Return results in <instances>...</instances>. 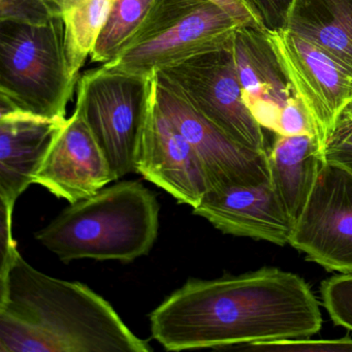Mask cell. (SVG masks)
<instances>
[{
    "mask_svg": "<svg viewBox=\"0 0 352 352\" xmlns=\"http://www.w3.org/2000/svg\"><path fill=\"white\" fill-rule=\"evenodd\" d=\"M149 319L152 337L168 351L309 338L322 325L308 283L276 267L212 280L189 278Z\"/></svg>",
    "mask_w": 352,
    "mask_h": 352,
    "instance_id": "6da1fadb",
    "label": "cell"
},
{
    "mask_svg": "<svg viewBox=\"0 0 352 352\" xmlns=\"http://www.w3.org/2000/svg\"><path fill=\"white\" fill-rule=\"evenodd\" d=\"M85 284L32 267L16 246L0 265V352H149Z\"/></svg>",
    "mask_w": 352,
    "mask_h": 352,
    "instance_id": "7a4b0ae2",
    "label": "cell"
},
{
    "mask_svg": "<svg viewBox=\"0 0 352 352\" xmlns=\"http://www.w3.org/2000/svg\"><path fill=\"white\" fill-rule=\"evenodd\" d=\"M160 204L139 181H121L69 204L34 236L69 263L78 259L131 263L157 240Z\"/></svg>",
    "mask_w": 352,
    "mask_h": 352,
    "instance_id": "3957f363",
    "label": "cell"
},
{
    "mask_svg": "<svg viewBox=\"0 0 352 352\" xmlns=\"http://www.w3.org/2000/svg\"><path fill=\"white\" fill-rule=\"evenodd\" d=\"M78 81L63 16L42 24L0 21V109L65 118Z\"/></svg>",
    "mask_w": 352,
    "mask_h": 352,
    "instance_id": "277c9868",
    "label": "cell"
},
{
    "mask_svg": "<svg viewBox=\"0 0 352 352\" xmlns=\"http://www.w3.org/2000/svg\"><path fill=\"white\" fill-rule=\"evenodd\" d=\"M240 28L209 0H155L120 55L102 65L152 78L197 55L232 48Z\"/></svg>",
    "mask_w": 352,
    "mask_h": 352,
    "instance_id": "5b68a950",
    "label": "cell"
},
{
    "mask_svg": "<svg viewBox=\"0 0 352 352\" xmlns=\"http://www.w3.org/2000/svg\"><path fill=\"white\" fill-rule=\"evenodd\" d=\"M155 100V77L102 65L79 78L76 109L104 152L115 181L135 172L138 148Z\"/></svg>",
    "mask_w": 352,
    "mask_h": 352,
    "instance_id": "8992f818",
    "label": "cell"
},
{
    "mask_svg": "<svg viewBox=\"0 0 352 352\" xmlns=\"http://www.w3.org/2000/svg\"><path fill=\"white\" fill-rule=\"evenodd\" d=\"M155 77L232 141L267 153L263 129L243 100L232 47L191 57Z\"/></svg>",
    "mask_w": 352,
    "mask_h": 352,
    "instance_id": "52a82bcc",
    "label": "cell"
},
{
    "mask_svg": "<svg viewBox=\"0 0 352 352\" xmlns=\"http://www.w3.org/2000/svg\"><path fill=\"white\" fill-rule=\"evenodd\" d=\"M265 36L308 112L324 154L329 137L352 100V71L287 28L267 30Z\"/></svg>",
    "mask_w": 352,
    "mask_h": 352,
    "instance_id": "ba28073f",
    "label": "cell"
},
{
    "mask_svg": "<svg viewBox=\"0 0 352 352\" xmlns=\"http://www.w3.org/2000/svg\"><path fill=\"white\" fill-rule=\"evenodd\" d=\"M289 245L329 272L352 273V170L325 160Z\"/></svg>",
    "mask_w": 352,
    "mask_h": 352,
    "instance_id": "9c48e42d",
    "label": "cell"
},
{
    "mask_svg": "<svg viewBox=\"0 0 352 352\" xmlns=\"http://www.w3.org/2000/svg\"><path fill=\"white\" fill-rule=\"evenodd\" d=\"M155 100L195 148L207 175L209 190L258 184L269 179L267 152L258 153L232 141L156 77Z\"/></svg>",
    "mask_w": 352,
    "mask_h": 352,
    "instance_id": "30bf717a",
    "label": "cell"
},
{
    "mask_svg": "<svg viewBox=\"0 0 352 352\" xmlns=\"http://www.w3.org/2000/svg\"><path fill=\"white\" fill-rule=\"evenodd\" d=\"M135 172L192 209L210 189L195 148L160 110L156 100L142 133Z\"/></svg>",
    "mask_w": 352,
    "mask_h": 352,
    "instance_id": "8fae6325",
    "label": "cell"
},
{
    "mask_svg": "<svg viewBox=\"0 0 352 352\" xmlns=\"http://www.w3.org/2000/svg\"><path fill=\"white\" fill-rule=\"evenodd\" d=\"M192 213L223 234L289 245L294 222L270 179L253 185H230L206 193Z\"/></svg>",
    "mask_w": 352,
    "mask_h": 352,
    "instance_id": "7c38bea8",
    "label": "cell"
},
{
    "mask_svg": "<svg viewBox=\"0 0 352 352\" xmlns=\"http://www.w3.org/2000/svg\"><path fill=\"white\" fill-rule=\"evenodd\" d=\"M115 181L110 164L76 109L57 137L34 183L69 204L96 195Z\"/></svg>",
    "mask_w": 352,
    "mask_h": 352,
    "instance_id": "4fadbf2b",
    "label": "cell"
},
{
    "mask_svg": "<svg viewBox=\"0 0 352 352\" xmlns=\"http://www.w3.org/2000/svg\"><path fill=\"white\" fill-rule=\"evenodd\" d=\"M67 120L0 109V204L14 212Z\"/></svg>",
    "mask_w": 352,
    "mask_h": 352,
    "instance_id": "5bb4252c",
    "label": "cell"
},
{
    "mask_svg": "<svg viewBox=\"0 0 352 352\" xmlns=\"http://www.w3.org/2000/svg\"><path fill=\"white\" fill-rule=\"evenodd\" d=\"M232 51L247 108L263 129L277 133L282 112L296 94L265 32L242 26L234 36Z\"/></svg>",
    "mask_w": 352,
    "mask_h": 352,
    "instance_id": "9a60e30c",
    "label": "cell"
},
{
    "mask_svg": "<svg viewBox=\"0 0 352 352\" xmlns=\"http://www.w3.org/2000/svg\"><path fill=\"white\" fill-rule=\"evenodd\" d=\"M267 158L270 182L294 224L310 197L324 154L315 137L277 135Z\"/></svg>",
    "mask_w": 352,
    "mask_h": 352,
    "instance_id": "2e32d148",
    "label": "cell"
},
{
    "mask_svg": "<svg viewBox=\"0 0 352 352\" xmlns=\"http://www.w3.org/2000/svg\"><path fill=\"white\" fill-rule=\"evenodd\" d=\"M284 28L352 71V0H292Z\"/></svg>",
    "mask_w": 352,
    "mask_h": 352,
    "instance_id": "e0dca14e",
    "label": "cell"
},
{
    "mask_svg": "<svg viewBox=\"0 0 352 352\" xmlns=\"http://www.w3.org/2000/svg\"><path fill=\"white\" fill-rule=\"evenodd\" d=\"M114 0H80L63 15L69 67L79 77L108 19Z\"/></svg>",
    "mask_w": 352,
    "mask_h": 352,
    "instance_id": "ac0fdd59",
    "label": "cell"
},
{
    "mask_svg": "<svg viewBox=\"0 0 352 352\" xmlns=\"http://www.w3.org/2000/svg\"><path fill=\"white\" fill-rule=\"evenodd\" d=\"M155 0H114L108 19L92 50V63L116 59L145 21Z\"/></svg>",
    "mask_w": 352,
    "mask_h": 352,
    "instance_id": "d6986e66",
    "label": "cell"
},
{
    "mask_svg": "<svg viewBox=\"0 0 352 352\" xmlns=\"http://www.w3.org/2000/svg\"><path fill=\"white\" fill-rule=\"evenodd\" d=\"M320 294L323 306L333 323L352 331V273L324 280Z\"/></svg>",
    "mask_w": 352,
    "mask_h": 352,
    "instance_id": "ffe728a7",
    "label": "cell"
},
{
    "mask_svg": "<svg viewBox=\"0 0 352 352\" xmlns=\"http://www.w3.org/2000/svg\"><path fill=\"white\" fill-rule=\"evenodd\" d=\"M238 348L249 350H265V351H352V339L349 337L333 340H311L309 338H300V339L255 342V343L245 344Z\"/></svg>",
    "mask_w": 352,
    "mask_h": 352,
    "instance_id": "44dd1931",
    "label": "cell"
},
{
    "mask_svg": "<svg viewBox=\"0 0 352 352\" xmlns=\"http://www.w3.org/2000/svg\"><path fill=\"white\" fill-rule=\"evenodd\" d=\"M53 17L44 0H0V21L42 24Z\"/></svg>",
    "mask_w": 352,
    "mask_h": 352,
    "instance_id": "7402d4cb",
    "label": "cell"
},
{
    "mask_svg": "<svg viewBox=\"0 0 352 352\" xmlns=\"http://www.w3.org/2000/svg\"><path fill=\"white\" fill-rule=\"evenodd\" d=\"M230 14L244 28H252L265 32L263 19L257 12L252 0H209Z\"/></svg>",
    "mask_w": 352,
    "mask_h": 352,
    "instance_id": "603a6c76",
    "label": "cell"
},
{
    "mask_svg": "<svg viewBox=\"0 0 352 352\" xmlns=\"http://www.w3.org/2000/svg\"><path fill=\"white\" fill-rule=\"evenodd\" d=\"M267 30L284 28L292 0H252Z\"/></svg>",
    "mask_w": 352,
    "mask_h": 352,
    "instance_id": "cb8c5ba5",
    "label": "cell"
},
{
    "mask_svg": "<svg viewBox=\"0 0 352 352\" xmlns=\"http://www.w3.org/2000/svg\"><path fill=\"white\" fill-rule=\"evenodd\" d=\"M349 146L352 147V116H342L327 141V148ZM324 149V151H325Z\"/></svg>",
    "mask_w": 352,
    "mask_h": 352,
    "instance_id": "d4e9b609",
    "label": "cell"
},
{
    "mask_svg": "<svg viewBox=\"0 0 352 352\" xmlns=\"http://www.w3.org/2000/svg\"><path fill=\"white\" fill-rule=\"evenodd\" d=\"M324 158L345 164L352 170V147L349 146L327 148L324 151Z\"/></svg>",
    "mask_w": 352,
    "mask_h": 352,
    "instance_id": "484cf974",
    "label": "cell"
},
{
    "mask_svg": "<svg viewBox=\"0 0 352 352\" xmlns=\"http://www.w3.org/2000/svg\"><path fill=\"white\" fill-rule=\"evenodd\" d=\"M53 16H63L80 0H44Z\"/></svg>",
    "mask_w": 352,
    "mask_h": 352,
    "instance_id": "4316f807",
    "label": "cell"
},
{
    "mask_svg": "<svg viewBox=\"0 0 352 352\" xmlns=\"http://www.w3.org/2000/svg\"><path fill=\"white\" fill-rule=\"evenodd\" d=\"M342 116H352V100L351 102H350L349 106H348L347 108L345 109V111H344Z\"/></svg>",
    "mask_w": 352,
    "mask_h": 352,
    "instance_id": "83f0119b",
    "label": "cell"
}]
</instances>
